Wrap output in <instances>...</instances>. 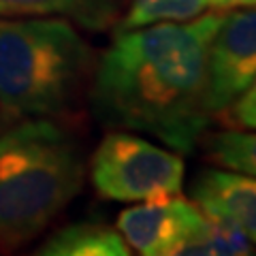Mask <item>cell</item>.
I'll use <instances>...</instances> for the list:
<instances>
[{
	"label": "cell",
	"instance_id": "obj_1",
	"mask_svg": "<svg viewBox=\"0 0 256 256\" xmlns=\"http://www.w3.org/2000/svg\"><path fill=\"white\" fill-rule=\"evenodd\" d=\"M224 18L203 13L188 22L120 30L94 64V116L192 154L212 122L205 107L207 52Z\"/></svg>",
	"mask_w": 256,
	"mask_h": 256
},
{
	"label": "cell",
	"instance_id": "obj_2",
	"mask_svg": "<svg viewBox=\"0 0 256 256\" xmlns=\"http://www.w3.org/2000/svg\"><path fill=\"white\" fill-rule=\"evenodd\" d=\"M84 158L50 118L20 120L0 132V246L18 248L50 226L84 184Z\"/></svg>",
	"mask_w": 256,
	"mask_h": 256
},
{
	"label": "cell",
	"instance_id": "obj_3",
	"mask_svg": "<svg viewBox=\"0 0 256 256\" xmlns=\"http://www.w3.org/2000/svg\"><path fill=\"white\" fill-rule=\"evenodd\" d=\"M94 73V56L64 18H0V118L66 111Z\"/></svg>",
	"mask_w": 256,
	"mask_h": 256
},
{
	"label": "cell",
	"instance_id": "obj_4",
	"mask_svg": "<svg viewBox=\"0 0 256 256\" xmlns=\"http://www.w3.org/2000/svg\"><path fill=\"white\" fill-rule=\"evenodd\" d=\"M90 175L102 198L139 203L180 194L186 162L180 152L154 146L139 134L116 130L96 148Z\"/></svg>",
	"mask_w": 256,
	"mask_h": 256
},
{
	"label": "cell",
	"instance_id": "obj_5",
	"mask_svg": "<svg viewBox=\"0 0 256 256\" xmlns=\"http://www.w3.org/2000/svg\"><path fill=\"white\" fill-rule=\"evenodd\" d=\"M256 77V6L222 20L207 52L205 107L210 116L228 109Z\"/></svg>",
	"mask_w": 256,
	"mask_h": 256
},
{
	"label": "cell",
	"instance_id": "obj_6",
	"mask_svg": "<svg viewBox=\"0 0 256 256\" xmlns=\"http://www.w3.org/2000/svg\"><path fill=\"white\" fill-rule=\"evenodd\" d=\"M205 214L178 194L139 201L118 218V230L128 248L143 256H180Z\"/></svg>",
	"mask_w": 256,
	"mask_h": 256
},
{
	"label": "cell",
	"instance_id": "obj_7",
	"mask_svg": "<svg viewBox=\"0 0 256 256\" xmlns=\"http://www.w3.org/2000/svg\"><path fill=\"white\" fill-rule=\"evenodd\" d=\"M190 196L201 212L230 222L256 244V178L226 169H205L192 182Z\"/></svg>",
	"mask_w": 256,
	"mask_h": 256
},
{
	"label": "cell",
	"instance_id": "obj_8",
	"mask_svg": "<svg viewBox=\"0 0 256 256\" xmlns=\"http://www.w3.org/2000/svg\"><path fill=\"white\" fill-rule=\"evenodd\" d=\"M120 0H0V18H64L86 30H107L118 22Z\"/></svg>",
	"mask_w": 256,
	"mask_h": 256
},
{
	"label": "cell",
	"instance_id": "obj_9",
	"mask_svg": "<svg viewBox=\"0 0 256 256\" xmlns=\"http://www.w3.org/2000/svg\"><path fill=\"white\" fill-rule=\"evenodd\" d=\"M41 256H126L130 248L120 235L100 222H75L54 233L38 250Z\"/></svg>",
	"mask_w": 256,
	"mask_h": 256
},
{
	"label": "cell",
	"instance_id": "obj_10",
	"mask_svg": "<svg viewBox=\"0 0 256 256\" xmlns=\"http://www.w3.org/2000/svg\"><path fill=\"white\" fill-rule=\"evenodd\" d=\"M252 252V242L237 226L205 214L198 228L184 244L180 256H244Z\"/></svg>",
	"mask_w": 256,
	"mask_h": 256
},
{
	"label": "cell",
	"instance_id": "obj_11",
	"mask_svg": "<svg viewBox=\"0 0 256 256\" xmlns=\"http://www.w3.org/2000/svg\"><path fill=\"white\" fill-rule=\"evenodd\" d=\"M207 156L220 169L256 178V130H222L205 141Z\"/></svg>",
	"mask_w": 256,
	"mask_h": 256
},
{
	"label": "cell",
	"instance_id": "obj_12",
	"mask_svg": "<svg viewBox=\"0 0 256 256\" xmlns=\"http://www.w3.org/2000/svg\"><path fill=\"white\" fill-rule=\"evenodd\" d=\"M212 6L210 0H130V9L120 22V30L143 28L164 22H188Z\"/></svg>",
	"mask_w": 256,
	"mask_h": 256
},
{
	"label": "cell",
	"instance_id": "obj_13",
	"mask_svg": "<svg viewBox=\"0 0 256 256\" xmlns=\"http://www.w3.org/2000/svg\"><path fill=\"white\" fill-rule=\"evenodd\" d=\"M224 114H228V120L233 122V126L246 128V130H256V77L230 102Z\"/></svg>",
	"mask_w": 256,
	"mask_h": 256
},
{
	"label": "cell",
	"instance_id": "obj_14",
	"mask_svg": "<svg viewBox=\"0 0 256 256\" xmlns=\"http://www.w3.org/2000/svg\"><path fill=\"white\" fill-rule=\"evenodd\" d=\"M216 9H239V6H256V0H210Z\"/></svg>",
	"mask_w": 256,
	"mask_h": 256
}]
</instances>
